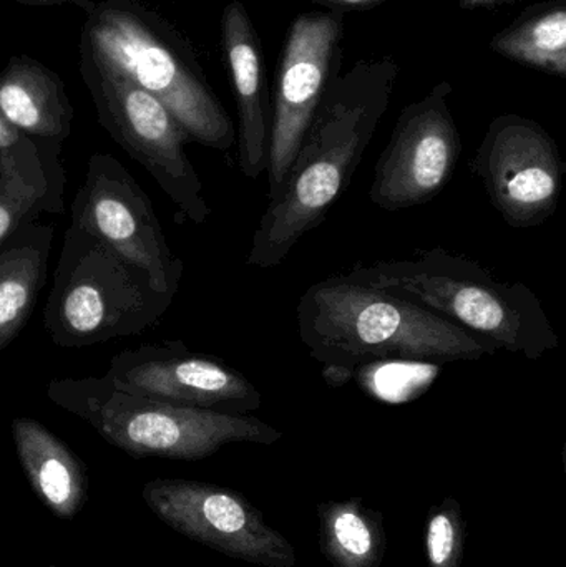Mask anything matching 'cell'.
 Wrapping results in <instances>:
<instances>
[{"mask_svg": "<svg viewBox=\"0 0 566 567\" xmlns=\"http://www.w3.org/2000/svg\"><path fill=\"white\" fill-rule=\"evenodd\" d=\"M319 548L332 567H381L385 538L382 515L361 498L318 505Z\"/></svg>", "mask_w": 566, "mask_h": 567, "instance_id": "20", "label": "cell"}, {"mask_svg": "<svg viewBox=\"0 0 566 567\" xmlns=\"http://www.w3.org/2000/svg\"><path fill=\"white\" fill-rule=\"evenodd\" d=\"M175 297L142 269L70 225L43 309L55 346L82 349L138 336L158 326Z\"/></svg>", "mask_w": 566, "mask_h": 567, "instance_id": "6", "label": "cell"}, {"mask_svg": "<svg viewBox=\"0 0 566 567\" xmlns=\"http://www.w3.org/2000/svg\"><path fill=\"white\" fill-rule=\"evenodd\" d=\"M52 225L27 226L0 249V352L27 326L49 276Z\"/></svg>", "mask_w": 566, "mask_h": 567, "instance_id": "18", "label": "cell"}, {"mask_svg": "<svg viewBox=\"0 0 566 567\" xmlns=\"http://www.w3.org/2000/svg\"><path fill=\"white\" fill-rule=\"evenodd\" d=\"M451 82L402 110L379 156L369 198L385 212H401L438 198L454 175L462 138L452 115Z\"/></svg>", "mask_w": 566, "mask_h": 567, "instance_id": "12", "label": "cell"}, {"mask_svg": "<svg viewBox=\"0 0 566 567\" xmlns=\"http://www.w3.org/2000/svg\"><path fill=\"white\" fill-rule=\"evenodd\" d=\"M465 529L464 513L457 499L445 498L431 509L425 528L429 567H462Z\"/></svg>", "mask_w": 566, "mask_h": 567, "instance_id": "21", "label": "cell"}, {"mask_svg": "<svg viewBox=\"0 0 566 567\" xmlns=\"http://www.w3.org/2000/svg\"><path fill=\"white\" fill-rule=\"evenodd\" d=\"M60 150L27 136L0 153V249L45 213L62 215L66 179Z\"/></svg>", "mask_w": 566, "mask_h": 567, "instance_id": "15", "label": "cell"}, {"mask_svg": "<svg viewBox=\"0 0 566 567\" xmlns=\"http://www.w3.org/2000/svg\"><path fill=\"white\" fill-rule=\"evenodd\" d=\"M399 79L394 56L362 59L322 99L278 195L259 219L246 265L276 268L348 188Z\"/></svg>", "mask_w": 566, "mask_h": 567, "instance_id": "1", "label": "cell"}, {"mask_svg": "<svg viewBox=\"0 0 566 567\" xmlns=\"http://www.w3.org/2000/svg\"><path fill=\"white\" fill-rule=\"evenodd\" d=\"M80 59L126 76L159 100L188 135L228 152L236 130L188 40L142 0H100L86 13Z\"/></svg>", "mask_w": 566, "mask_h": 567, "instance_id": "4", "label": "cell"}, {"mask_svg": "<svg viewBox=\"0 0 566 567\" xmlns=\"http://www.w3.org/2000/svg\"><path fill=\"white\" fill-rule=\"evenodd\" d=\"M12 436L20 466L40 502L56 518L75 519L89 499L85 463L45 425L29 416L13 420Z\"/></svg>", "mask_w": 566, "mask_h": 567, "instance_id": "17", "label": "cell"}, {"mask_svg": "<svg viewBox=\"0 0 566 567\" xmlns=\"http://www.w3.org/2000/svg\"><path fill=\"white\" fill-rule=\"evenodd\" d=\"M53 405L85 420L110 445L133 458L196 460L229 443L272 445L282 433L251 415L172 405L116 389L106 375L50 380Z\"/></svg>", "mask_w": 566, "mask_h": 567, "instance_id": "5", "label": "cell"}, {"mask_svg": "<svg viewBox=\"0 0 566 567\" xmlns=\"http://www.w3.org/2000/svg\"><path fill=\"white\" fill-rule=\"evenodd\" d=\"M344 13L308 10L292 20L282 45L271 109L269 199L278 195L306 132L341 70Z\"/></svg>", "mask_w": 566, "mask_h": 567, "instance_id": "8", "label": "cell"}, {"mask_svg": "<svg viewBox=\"0 0 566 567\" xmlns=\"http://www.w3.org/2000/svg\"><path fill=\"white\" fill-rule=\"evenodd\" d=\"M296 322L309 355L336 372L388 360L475 362L497 353L451 320L346 276L309 286L296 307Z\"/></svg>", "mask_w": 566, "mask_h": 567, "instance_id": "2", "label": "cell"}, {"mask_svg": "<svg viewBox=\"0 0 566 567\" xmlns=\"http://www.w3.org/2000/svg\"><path fill=\"white\" fill-rule=\"evenodd\" d=\"M13 2L23 3V6H42V7H53V6H73L82 9L83 12L90 13L95 7V0H13Z\"/></svg>", "mask_w": 566, "mask_h": 567, "instance_id": "23", "label": "cell"}, {"mask_svg": "<svg viewBox=\"0 0 566 567\" xmlns=\"http://www.w3.org/2000/svg\"><path fill=\"white\" fill-rule=\"evenodd\" d=\"M80 73L95 105L99 123L153 176L188 221L203 225L212 215L203 183L189 162L188 135L152 93L126 76L80 59Z\"/></svg>", "mask_w": 566, "mask_h": 567, "instance_id": "7", "label": "cell"}, {"mask_svg": "<svg viewBox=\"0 0 566 567\" xmlns=\"http://www.w3.org/2000/svg\"><path fill=\"white\" fill-rule=\"evenodd\" d=\"M311 2L332 12L346 13L348 10L368 9L385 0H311Z\"/></svg>", "mask_w": 566, "mask_h": 567, "instance_id": "22", "label": "cell"}, {"mask_svg": "<svg viewBox=\"0 0 566 567\" xmlns=\"http://www.w3.org/2000/svg\"><path fill=\"white\" fill-rule=\"evenodd\" d=\"M222 45L238 109V158L243 175L256 179L268 168L271 103L261 39L239 0L226 3Z\"/></svg>", "mask_w": 566, "mask_h": 567, "instance_id": "14", "label": "cell"}, {"mask_svg": "<svg viewBox=\"0 0 566 567\" xmlns=\"http://www.w3.org/2000/svg\"><path fill=\"white\" fill-rule=\"evenodd\" d=\"M49 567H60V566H49Z\"/></svg>", "mask_w": 566, "mask_h": 567, "instance_id": "25", "label": "cell"}, {"mask_svg": "<svg viewBox=\"0 0 566 567\" xmlns=\"http://www.w3.org/2000/svg\"><path fill=\"white\" fill-rule=\"evenodd\" d=\"M143 502L169 528L228 558L265 567H295L296 553L248 499L229 488L192 480L156 478Z\"/></svg>", "mask_w": 566, "mask_h": 567, "instance_id": "11", "label": "cell"}, {"mask_svg": "<svg viewBox=\"0 0 566 567\" xmlns=\"http://www.w3.org/2000/svg\"><path fill=\"white\" fill-rule=\"evenodd\" d=\"M0 116L39 143L72 133L73 106L62 79L29 55H12L0 70Z\"/></svg>", "mask_w": 566, "mask_h": 567, "instance_id": "16", "label": "cell"}, {"mask_svg": "<svg viewBox=\"0 0 566 567\" xmlns=\"http://www.w3.org/2000/svg\"><path fill=\"white\" fill-rule=\"evenodd\" d=\"M70 215L72 226L145 271L159 292L176 296L183 261L169 249L152 199L115 156H90Z\"/></svg>", "mask_w": 566, "mask_h": 567, "instance_id": "9", "label": "cell"}, {"mask_svg": "<svg viewBox=\"0 0 566 567\" xmlns=\"http://www.w3.org/2000/svg\"><path fill=\"white\" fill-rule=\"evenodd\" d=\"M106 379L132 395L228 415H249L263 395L241 372L215 357L193 352L182 340L116 353Z\"/></svg>", "mask_w": 566, "mask_h": 567, "instance_id": "13", "label": "cell"}, {"mask_svg": "<svg viewBox=\"0 0 566 567\" xmlns=\"http://www.w3.org/2000/svg\"><path fill=\"white\" fill-rule=\"evenodd\" d=\"M344 276L418 303L497 352L507 350L535 362L560 346L541 297L527 284L501 281L474 259L444 248L359 262Z\"/></svg>", "mask_w": 566, "mask_h": 567, "instance_id": "3", "label": "cell"}, {"mask_svg": "<svg viewBox=\"0 0 566 567\" xmlns=\"http://www.w3.org/2000/svg\"><path fill=\"white\" fill-rule=\"evenodd\" d=\"M488 47L511 62L565 79L566 0L534 3L495 33Z\"/></svg>", "mask_w": 566, "mask_h": 567, "instance_id": "19", "label": "cell"}, {"mask_svg": "<svg viewBox=\"0 0 566 567\" xmlns=\"http://www.w3.org/2000/svg\"><path fill=\"white\" fill-rule=\"evenodd\" d=\"M471 169L512 228H538L557 212L564 159L554 136L535 120L517 113L492 120Z\"/></svg>", "mask_w": 566, "mask_h": 567, "instance_id": "10", "label": "cell"}, {"mask_svg": "<svg viewBox=\"0 0 566 567\" xmlns=\"http://www.w3.org/2000/svg\"><path fill=\"white\" fill-rule=\"evenodd\" d=\"M511 2H514V0H457L462 9L472 10V12H474V10L495 9V7Z\"/></svg>", "mask_w": 566, "mask_h": 567, "instance_id": "24", "label": "cell"}]
</instances>
